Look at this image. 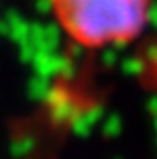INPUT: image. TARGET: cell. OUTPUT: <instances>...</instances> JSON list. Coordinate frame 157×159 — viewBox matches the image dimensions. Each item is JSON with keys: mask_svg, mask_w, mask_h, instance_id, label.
Wrapping results in <instances>:
<instances>
[{"mask_svg": "<svg viewBox=\"0 0 157 159\" xmlns=\"http://www.w3.org/2000/svg\"><path fill=\"white\" fill-rule=\"evenodd\" d=\"M57 25L76 45L100 49L145 31L153 0H49Z\"/></svg>", "mask_w": 157, "mask_h": 159, "instance_id": "cell-1", "label": "cell"}]
</instances>
